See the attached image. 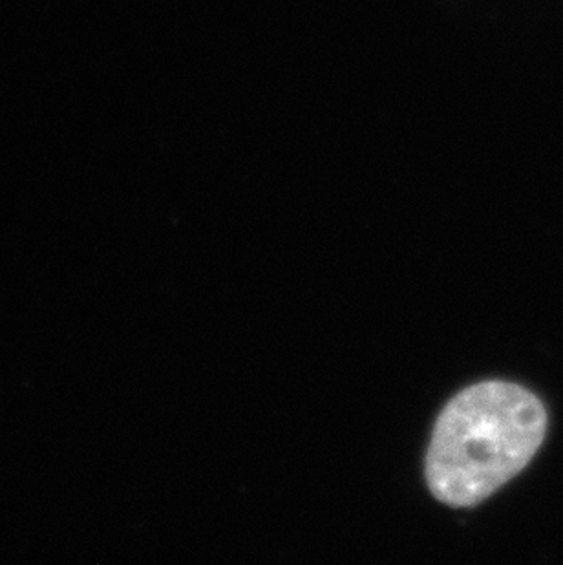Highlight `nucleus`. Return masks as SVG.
I'll return each mask as SVG.
<instances>
[{
  "mask_svg": "<svg viewBox=\"0 0 563 565\" xmlns=\"http://www.w3.org/2000/svg\"><path fill=\"white\" fill-rule=\"evenodd\" d=\"M545 433V406L520 384L468 386L434 425L425 465L428 489L445 505H478L531 463Z\"/></svg>",
  "mask_w": 563,
  "mask_h": 565,
  "instance_id": "f257e3e1",
  "label": "nucleus"
}]
</instances>
